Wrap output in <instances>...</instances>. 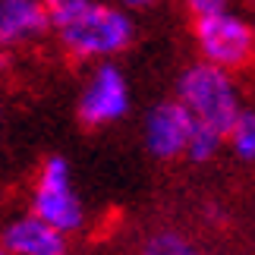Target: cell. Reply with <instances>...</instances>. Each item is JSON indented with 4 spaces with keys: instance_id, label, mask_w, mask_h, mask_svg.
Wrapping results in <instances>:
<instances>
[{
    "instance_id": "obj_1",
    "label": "cell",
    "mask_w": 255,
    "mask_h": 255,
    "mask_svg": "<svg viewBox=\"0 0 255 255\" xmlns=\"http://www.w3.org/2000/svg\"><path fill=\"white\" fill-rule=\"evenodd\" d=\"M51 28L76 60H107L132 44V19L101 0H44Z\"/></svg>"
},
{
    "instance_id": "obj_2",
    "label": "cell",
    "mask_w": 255,
    "mask_h": 255,
    "mask_svg": "<svg viewBox=\"0 0 255 255\" xmlns=\"http://www.w3.org/2000/svg\"><path fill=\"white\" fill-rule=\"evenodd\" d=\"M176 101L192 114L195 123H205L224 135H227L230 123L237 120V114L243 111L233 73L221 70L214 63H205V60L192 63L180 76V82H176Z\"/></svg>"
},
{
    "instance_id": "obj_3",
    "label": "cell",
    "mask_w": 255,
    "mask_h": 255,
    "mask_svg": "<svg viewBox=\"0 0 255 255\" xmlns=\"http://www.w3.org/2000/svg\"><path fill=\"white\" fill-rule=\"evenodd\" d=\"M195 47H199L202 60L214 63L221 70H246L255 60V38H252V22L243 19L233 9L221 13L195 16Z\"/></svg>"
},
{
    "instance_id": "obj_4",
    "label": "cell",
    "mask_w": 255,
    "mask_h": 255,
    "mask_svg": "<svg viewBox=\"0 0 255 255\" xmlns=\"http://www.w3.org/2000/svg\"><path fill=\"white\" fill-rule=\"evenodd\" d=\"M32 214H38L51 227L63 230L66 237L82 230L85 208L73 189L70 164L63 158H47L41 164V170L35 176V189H32Z\"/></svg>"
},
{
    "instance_id": "obj_5",
    "label": "cell",
    "mask_w": 255,
    "mask_h": 255,
    "mask_svg": "<svg viewBox=\"0 0 255 255\" xmlns=\"http://www.w3.org/2000/svg\"><path fill=\"white\" fill-rule=\"evenodd\" d=\"M129 82L114 63H98L79 95V120L85 126H111L129 111Z\"/></svg>"
},
{
    "instance_id": "obj_6",
    "label": "cell",
    "mask_w": 255,
    "mask_h": 255,
    "mask_svg": "<svg viewBox=\"0 0 255 255\" xmlns=\"http://www.w3.org/2000/svg\"><path fill=\"white\" fill-rule=\"evenodd\" d=\"M192 114L186 111L180 101H161L154 104L148 114H145L142 123V142L145 151L158 161H176L186 154V145H189L192 135Z\"/></svg>"
},
{
    "instance_id": "obj_7",
    "label": "cell",
    "mask_w": 255,
    "mask_h": 255,
    "mask_svg": "<svg viewBox=\"0 0 255 255\" xmlns=\"http://www.w3.org/2000/svg\"><path fill=\"white\" fill-rule=\"evenodd\" d=\"M51 32L44 0H0V47L32 44Z\"/></svg>"
},
{
    "instance_id": "obj_8",
    "label": "cell",
    "mask_w": 255,
    "mask_h": 255,
    "mask_svg": "<svg viewBox=\"0 0 255 255\" xmlns=\"http://www.w3.org/2000/svg\"><path fill=\"white\" fill-rule=\"evenodd\" d=\"M0 243L13 255H70L66 233L51 227L38 214H22V218L9 221Z\"/></svg>"
},
{
    "instance_id": "obj_9",
    "label": "cell",
    "mask_w": 255,
    "mask_h": 255,
    "mask_svg": "<svg viewBox=\"0 0 255 255\" xmlns=\"http://www.w3.org/2000/svg\"><path fill=\"white\" fill-rule=\"evenodd\" d=\"M227 142L240 161H255V111H240L227 129Z\"/></svg>"
},
{
    "instance_id": "obj_10",
    "label": "cell",
    "mask_w": 255,
    "mask_h": 255,
    "mask_svg": "<svg viewBox=\"0 0 255 255\" xmlns=\"http://www.w3.org/2000/svg\"><path fill=\"white\" fill-rule=\"evenodd\" d=\"M139 255H208V252L199 249L192 240H186L183 233L161 230V233H151V237L142 243Z\"/></svg>"
},
{
    "instance_id": "obj_11",
    "label": "cell",
    "mask_w": 255,
    "mask_h": 255,
    "mask_svg": "<svg viewBox=\"0 0 255 255\" xmlns=\"http://www.w3.org/2000/svg\"><path fill=\"white\" fill-rule=\"evenodd\" d=\"M224 142H227V135H224V132L211 129V126H205V123H195L192 126V135H189V145H186V158L195 161V164L214 161Z\"/></svg>"
},
{
    "instance_id": "obj_12",
    "label": "cell",
    "mask_w": 255,
    "mask_h": 255,
    "mask_svg": "<svg viewBox=\"0 0 255 255\" xmlns=\"http://www.w3.org/2000/svg\"><path fill=\"white\" fill-rule=\"evenodd\" d=\"M186 9L192 16H208V13H221V9H230L233 0H183Z\"/></svg>"
},
{
    "instance_id": "obj_13",
    "label": "cell",
    "mask_w": 255,
    "mask_h": 255,
    "mask_svg": "<svg viewBox=\"0 0 255 255\" xmlns=\"http://www.w3.org/2000/svg\"><path fill=\"white\" fill-rule=\"evenodd\" d=\"M126 3H129V6H151L154 0H126Z\"/></svg>"
},
{
    "instance_id": "obj_14",
    "label": "cell",
    "mask_w": 255,
    "mask_h": 255,
    "mask_svg": "<svg viewBox=\"0 0 255 255\" xmlns=\"http://www.w3.org/2000/svg\"><path fill=\"white\" fill-rule=\"evenodd\" d=\"M0 255H13V252H9V249L3 246V243H0Z\"/></svg>"
},
{
    "instance_id": "obj_15",
    "label": "cell",
    "mask_w": 255,
    "mask_h": 255,
    "mask_svg": "<svg viewBox=\"0 0 255 255\" xmlns=\"http://www.w3.org/2000/svg\"><path fill=\"white\" fill-rule=\"evenodd\" d=\"M3 66H6V57H3V54H0V73H3Z\"/></svg>"
},
{
    "instance_id": "obj_16",
    "label": "cell",
    "mask_w": 255,
    "mask_h": 255,
    "mask_svg": "<svg viewBox=\"0 0 255 255\" xmlns=\"http://www.w3.org/2000/svg\"><path fill=\"white\" fill-rule=\"evenodd\" d=\"M252 38H255V16H252Z\"/></svg>"
}]
</instances>
